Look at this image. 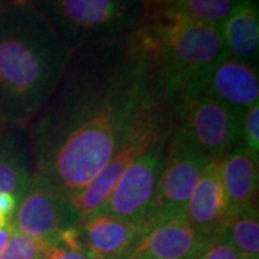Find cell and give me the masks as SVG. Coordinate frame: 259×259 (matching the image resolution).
Segmentation results:
<instances>
[{"label":"cell","mask_w":259,"mask_h":259,"mask_svg":"<svg viewBox=\"0 0 259 259\" xmlns=\"http://www.w3.org/2000/svg\"><path fill=\"white\" fill-rule=\"evenodd\" d=\"M204 241L185 214L147 223L125 259H196Z\"/></svg>","instance_id":"8fae6325"},{"label":"cell","mask_w":259,"mask_h":259,"mask_svg":"<svg viewBox=\"0 0 259 259\" xmlns=\"http://www.w3.org/2000/svg\"><path fill=\"white\" fill-rule=\"evenodd\" d=\"M185 218L204 242L219 236L231 214L221 176V161L210 160L194 186L185 207Z\"/></svg>","instance_id":"7c38bea8"},{"label":"cell","mask_w":259,"mask_h":259,"mask_svg":"<svg viewBox=\"0 0 259 259\" xmlns=\"http://www.w3.org/2000/svg\"><path fill=\"white\" fill-rule=\"evenodd\" d=\"M210 161L187 140L171 133L166 160L158 177L147 223L185 214L194 186Z\"/></svg>","instance_id":"52a82bcc"},{"label":"cell","mask_w":259,"mask_h":259,"mask_svg":"<svg viewBox=\"0 0 259 259\" xmlns=\"http://www.w3.org/2000/svg\"><path fill=\"white\" fill-rule=\"evenodd\" d=\"M255 259H259V258H255Z\"/></svg>","instance_id":"f1b7e54d"},{"label":"cell","mask_w":259,"mask_h":259,"mask_svg":"<svg viewBox=\"0 0 259 259\" xmlns=\"http://www.w3.org/2000/svg\"><path fill=\"white\" fill-rule=\"evenodd\" d=\"M140 32L168 87L193 79L228 56L219 25L147 10Z\"/></svg>","instance_id":"277c9868"},{"label":"cell","mask_w":259,"mask_h":259,"mask_svg":"<svg viewBox=\"0 0 259 259\" xmlns=\"http://www.w3.org/2000/svg\"><path fill=\"white\" fill-rule=\"evenodd\" d=\"M79 232L87 249L98 259H125L140 233V228L100 212L79 223Z\"/></svg>","instance_id":"5bb4252c"},{"label":"cell","mask_w":259,"mask_h":259,"mask_svg":"<svg viewBox=\"0 0 259 259\" xmlns=\"http://www.w3.org/2000/svg\"><path fill=\"white\" fill-rule=\"evenodd\" d=\"M228 56L256 68L259 54V13L256 0H243L221 23Z\"/></svg>","instance_id":"9a60e30c"},{"label":"cell","mask_w":259,"mask_h":259,"mask_svg":"<svg viewBox=\"0 0 259 259\" xmlns=\"http://www.w3.org/2000/svg\"><path fill=\"white\" fill-rule=\"evenodd\" d=\"M226 239L245 259L258 258L259 216L258 209L231 214L222 232Z\"/></svg>","instance_id":"ac0fdd59"},{"label":"cell","mask_w":259,"mask_h":259,"mask_svg":"<svg viewBox=\"0 0 259 259\" xmlns=\"http://www.w3.org/2000/svg\"><path fill=\"white\" fill-rule=\"evenodd\" d=\"M2 127H5V125H3V122L0 121V128H2Z\"/></svg>","instance_id":"83f0119b"},{"label":"cell","mask_w":259,"mask_h":259,"mask_svg":"<svg viewBox=\"0 0 259 259\" xmlns=\"http://www.w3.org/2000/svg\"><path fill=\"white\" fill-rule=\"evenodd\" d=\"M196 259H245L226 236L221 233L219 236L209 239L203 243L202 249Z\"/></svg>","instance_id":"44dd1931"},{"label":"cell","mask_w":259,"mask_h":259,"mask_svg":"<svg viewBox=\"0 0 259 259\" xmlns=\"http://www.w3.org/2000/svg\"><path fill=\"white\" fill-rule=\"evenodd\" d=\"M243 0H160L147 3L148 12L219 25Z\"/></svg>","instance_id":"e0dca14e"},{"label":"cell","mask_w":259,"mask_h":259,"mask_svg":"<svg viewBox=\"0 0 259 259\" xmlns=\"http://www.w3.org/2000/svg\"><path fill=\"white\" fill-rule=\"evenodd\" d=\"M68 51L128 37L147 19L146 0H22Z\"/></svg>","instance_id":"3957f363"},{"label":"cell","mask_w":259,"mask_h":259,"mask_svg":"<svg viewBox=\"0 0 259 259\" xmlns=\"http://www.w3.org/2000/svg\"><path fill=\"white\" fill-rule=\"evenodd\" d=\"M219 161L229 214L258 209V153L241 144Z\"/></svg>","instance_id":"4fadbf2b"},{"label":"cell","mask_w":259,"mask_h":259,"mask_svg":"<svg viewBox=\"0 0 259 259\" xmlns=\"http://www.w3.org/2000/svg\"><path fill=\"white\" fill-rule=\"evenodd\" d=\"M10 233H12V223L3 226V228H0V252L5 249L6 243L9 241Z\"/></svg>","instance_id":"cb8c5ba5"},{"label":"cell","mask_w":259,"mask_h":259,"mask_svg":"<svg viewBox=\"0 0 259 259\" xmlns=\"http://www.w3.org/2000/svg\"><path fill=\"white\" fill-rule=\"evenodd\" d=\"M147 3H154V2H160V0H146Z\"/></svg>","instance_id":"4316f807"},{"label":"cell","mask_w":259,"mask_h":259,"mask_svg":"<svg viewBox=\"0 0 259 259\" xmlns=\"http://www.w3.org/2000/svg\"><path fill=\"white\" fill-rule=\"evenodd\" d=\"M18 207V199L9 193H0V214L12 222L13 214Z\"/></svg>","instance_id":"603a6c76"},{"label":"cell","mask_w":259,"mask_h":259,"mask_svg":"<svg viewBox=\"0 0 259 259\" xmlns=\"http://www.w3.org/2000/svg\"><path fill=\"white\" fill-rule=\"evenodd\" d=\"M170 88L197 90L222 102L241 117L250 107L259 104L258 69L231 56H225L193 79Z\"/></svg>","instance_id":"30bf717a"},{"label":"cell","mask_w":259,"mask_h":259,"mask_svg":"<svg viewBox=\"0 0 259 259\" xmlns=\"http://www.w3.org/2000/svg\"><path fill=\"white\" fill-rule=\"evenodd\" d=\"M45 243L12 226V233L5 249L0 252V259H42Z\"/></svg>","instance_id":"ffe728a7"},{"label":"cell","mask_w":259,"mask_h":259,"mask_svg":"<svg viewBox=\"0 0 259 259\" xmlns=\"http://www.w3.org/2000/svg\"><path fill=\"white\" fill-rule=\"evenodd\" d=\"M42 259H98L83 245L79 226L62 231L54 241L45 243Z\"/></svg>","instance_id":"d6986e66"},{"label":"cell","mask_w":259,"mask_h":259,"mask_svg":"<svg viewBox=\"0 0 259 259\" xmlns=\"http://www.w3.org/2000/svg\"><path fill=\"white\" fill-rule=\"evenodd\" d=\"M157 65L141 32L71 51L26 128L37 175L72 202L118 148Z\"/></svg>","instance_id":"6da1fadb"},{"label":"cell","mask_w":259,"mask_h":259,"mask_svg":"<svg viewBox=\"0 0 259 259\" xmlns=\"http://www.w3.org/2000/svg\"><path fill=\"white\" fill-rule=\"evenodd\" d=\"M173 131L171 105L164 78L156 71L147 93L118 148L100 173L72 200L79 223L101 212L122 171L148 148L168 139Z\"/></svg>","instance_id":"5b68a950"},{"label":"cell","mask_w":259,"mask_h":259,"mask_svg":"<svg viewBox=\"0 0 259 259\" xmlns=\"http://www.w3.org/2000/svg\"><path fill=\"white\" fill-rule=\"evenodd\" d=\"M170 137L148 148L122 171L101 212L143 228L147 222Z\"/></svg>","instance_id":"ba28073f"},{"label":"cell","mask_w":259,"mask_h":259,"mask_svg":"<svg viewBox=\"0 0 259 259\" xmlns=\"http://www.w3.org/2000/svg\"><path fill=\"white\" fill-rule=\"evenodd\" d=\"M13 2H18V0H0V6H5V5H9Z\"/></svg>","instance_id":"484cf974"},{"label":"cell","mask_w":259,"mask_h":259,"mask_svg":"<svg viewBox=\"0 0 259 259\" xmlns=\"http://www.w3.org/2000/svg\"><path fill=\"white\" fill-rule=\"evenodd\" d=\"M9 223L10 222L6 219V218H5V216H2V214H0V228L6 226V225H9Z\"/></svg>","instance_id":"d4e9b609"},{"label":"cell","mask_w":259,"mask_h":259,"mask_svg":"<svg viewBox=\"0 0 259 259\" xmlns=\"http://www.w3.org/2000/svg\"><path fill=\"white\" fill-rule=\"evenodd\" d=\"M35 167L26 130L13 128L0 139V193L19 199L28 190Z\"/></svg>","instance_id":"2e32d148"},{"label":"cell","mask_w":259,"mask_h":259,"mask_svg":"<svg viewBox=\"0 0 259 259\" xmlns=\"http://www.w3.org/2000/svg\"><path fill=\"white\" fill-rule=\"evenodd\" d=\"M71 51L25 2L0 6V121L28 128L59 82Z\"/></svg>","instance_id":"7a4b0ae2"},{"label":"cell","mask_w":259,"mask_h":259,"mask_svg":"<svg viewBox=\"0 0 259 259\" xmlns=\"http://www.w3.org/2000/svg\"><path fill=\"white\" fill-rule=\"evenodd\" d=\"M241 130L243 143L252 151H259V104L242 114Z\"/></svg>","instance_id":"7402d4cb"},{"label":"cell","mask_w":259,"mask_h":259,"mask_svg":"<svg viewBox=\"0 0 259 259\" xmlns=\"http://www.w3.org/2000/svg\"><path fill=\"white\" fill-rule=\"evenodd\" d=\"M10 223L16 231L44 243L54 241L71 226H79L72 202L36 171H33L28 190L19 199Z\"/></svg>","instance_id":"9c48e42d"},{"label":"cell","mask_w":259,"mask_h":259,"mask_svg":"<svg viewBox=\"0 0 259 259\" xmlns=\"http://www.w3.org/2000/svg\"><path fill=\"white\" fill-rule=\"evenodd\" d=\"M166 83V82H164ZM173 134L187 140L210 160H221L245 144L241 115L222 102L192 88H170Z\"/></svg>","instance_id":"8992f818"}]
</instances>
